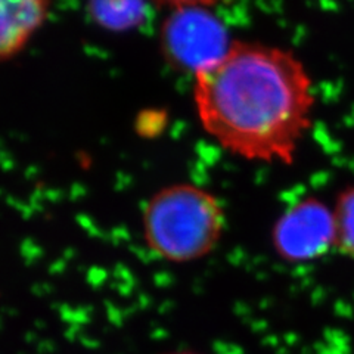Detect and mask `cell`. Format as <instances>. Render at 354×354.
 <instances>
[{
    "label": "cell",
    "instance_id": "cell-1",
    "mask_svg": "<svg viewBox=\"0 0 354 354\" xmlns=\"http://www.w3.org/2000/svg\"><path fill=\"white\" fill-rule=\"evenodd\" d=\"M194 104L204 131L250 161L291 164L312 127L313 83L290 50L234 41L194 75Z\"/></svg>",
    "mask_w": 354,
    "mask_h": 354
},
{
    "label": "cell",
    "instance_id": "cell-2",
    "mask_svg": "<svg viewBox=\"0 0 354 354\" xmlns=\"http://www.w3.org/2000/svg\"><path fill=\"white\" fill-rule=\"evenodd\" d=\"M226 214L214 194L194 183L155 192L143 207L147 247L161 260L183 264L207 257L223 236Z\"/></svg>",
    "mask_w": 354,
    "mask_h": 354
},
{
    "label": "cell",
    "instance_id": "cell-3",
    "mask_svg": "<svg viewBox=\"0 0 354 354\" xmlns=\"http://www.w3.org/2000/svg\"><path fill=\"white\" fill-rule=\"evenodd\" d=\"M230 44L223 24L208 9L174 10L161 31L165 58L194 75L223 57Z\"/></svg>",
    "mask_w": 354,
    "mask_h": 354
},
{
    "label": "cell",
    "instance_id": "cell-4",
    "mask_svg": "<svg viewBox=\"0 0 354 354\" xmlns=\"http://www.w3.org/2000/svg\"><path fill=\"white\" fill-rule=\"evenodd\" d=\"M272 242L286 261H308L324 256L335 247L334 212L317 199H304L276 221Z\"/></svg>",
    "mask_w": 354,
    "mask_h": 354
},
{
    "label": "cell",
    "instance_id": "cell-5",
    "mask_svg": "<svg viewBox=\"0 0 354 354\" xmlns=\"http://www.w3.org/2000/svg\"><path fill=\"white\" fill-rule=\"evenodd\" d=\"M53 0H0V61L27 48L50 15Z\"/></svg>",
    "mask_w": 354,
    "mask_h": 354
},
{
    "label": "cell",
    "instance_id": "cell-6",
    "mask_svg": "<svg viewBox=\"0 0 354 354\" xmlns=\"http://www.w3.org/2000/svg\"><path fill=\"white\" fill-rule=\"evenodd\" d=\"M335 247L354 257V189L341 194L334 209Z\"/></svg>",
    "mask_w": 354,
    "mask_h": 354
},
{
    "label": "cell",
    "instance_id": "cell-7",
    "mask_svg": "<svg viewBox=\"0 0 354 354\" xmlns=\"http://www.w3.org/2000/svg\"><path fill=\"white\" fill-rule=\"evenodd\" d=\"M140 0H92V10L97 18H102L106 26L115 27L117 8L120 14V26L130 22L140 12Z\"/></svg>",
    "mask_w": 354,
    "mask_h": 354
},
{
    "label": "cell",
    "instance_id": "cell-8",
    "mask_svg": "<svg viewBox=\"0 0 354 354\" xmlns=\"http://www.w3.org/2000/svg\"><path fill=\"white\" fill-rule=\"evenodd\" d=\"M152 2L171 8L174 10L179 9H209L217 5L220 0H152Z\"/></svg>",
    "mask_w": 354,
    "mask_h": 354
},
{
    "label": "cell",
    "instance_id": "cell-9",
    "mask_svg": "<svg viewBox=\"0 0 354 354\" xmlns=\"http://www.w3.org/2000/svg\"><path fill=\"white\" fill-rule=\"evenodd\" d=\"M169 354H198V353H192V351H176V353H169Z\"/></svg>",
    "mask_w": 354,
    "mask_h": 354
}]
</instances>
